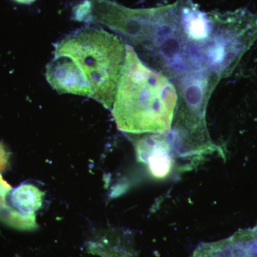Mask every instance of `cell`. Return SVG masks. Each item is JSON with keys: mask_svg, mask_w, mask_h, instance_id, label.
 <instances>
[{"mask_svg": "<svg viewBox=\"0 0 257 257\" xmlns=\"http://www.w3.org/2000/svg\"><path fill=\"white\" fill-rule=\"evenodd\" d=\"M45 77L60 94L92 98L111 109L126 57V45L101 28H84L55 44Z\"/></svg>", "mask_w": 257, "mask_h": 257, "instance_id": "obj_1", "label": "cell"}, {"mask_svg": "<svg viewBox=\"0 0 257 257\" xmlns=\"http://www.w3.org/2000/svg\"><path fill=\"white\" fill-rule=\"evenodd\" d=\"M177 101V89L170 79L145 65L133 47L126 45L112 108L120 131L168 133L175 118Z\"/></svg>", "mask_w": 257, "mask_h": 257, "instance_id": "obj_2", "label": "cell"}, {"mask_svg": "<svg viewBox=\"0 0 257 257\" xmlns=\"http://www.w3.org/2000/svg\"><path fill=\"white\" fill-rule=\"evenodd\" d=\"M207 14L210 35L198 60L219 79L226 78L257 40V14L246 9Z\"/></svg>", "mask_w": 257, "mask_h": 257, "instance_id": "obj_3", "label": "cell"}, {"mask_svg": "<svg viewBox=\"0 0 257 257\" xmlns=\"http://www.w3.org/2000/svg\"><path fill=\"white\" fill-rule=\"evenodd\" d=\"M178 101L176 130L179 137L197 135L204 148L209 143L205 113L209 98L220 79L203 67H187L177 76Z\"/></svg>", "mask_w": 257, "mask_h": 257, "instance_id": "obj_4", "label": "cell"}, {"mask_svg": "<svg viewBox=\"0 0 257 257\" xmlns=\"http://www.w3.org/2000/svg\"><path fill=\"white\" fill-rule=\"evenodd\" d=\"M176 5L181 35L192 60L198 64V54L210 35V20L207 13L200 11L192 0H177Z\"/></svg>", "mask_w": 257, "mask_h": 257, "instance_id": "obj_5", "label": "cell"}, {"mask_svg": "<svg viewBox=\"0 0 257 257\" xmlns=\"http://www.w3.org/2000/svg\"><path fill=\"white\" fill-rule=\"evenodd\" d=\"M193 257H257V235L253 228L241 230L221 241L202 243Z\"/></svg>", "mask_w": 257, "mask_h": 257, "instance_id": "obj_6", "label": "cell"}, {"mask_svg": "<svg viewBox=\"0 0 257 257\" xmlns=\"http://www.w3.org/2000/svg\"><path fill=\"white\" fill-rule=\"evenodd\" d=\"M135 150L138 160L148 165L154 177L164 178L170 173L173 166L172 146L163 134L140 139Z\"/></svg>", "mask_w": 257, "mask_h": 257, "instance_id": "obj_7", "label": "cell"}, {"mask_svg": "<svg viewBox=\"0 0 257 257\" xmlns=\"http://www.w3.org/2000/svg\"><path fill=\"white\" fill-rule=\"evenodd\" d=\"M43 196L44 193L35 186L22 184L12 192L10 202L23 215L35 216V213L42 207Z\"/></svg>", "mask_w": 257, "mask_h": 257, "instance_id": "obj_8", "label": "cell"}, {"mask_svg": "<svg viewBox=\"0 0 257 257\" xmlns=\"http://www.w3.org/2000/svg\"><path fill=\"white\" fill-rule=\"evenodd\" d=\"M0 221L18 229H33L37 226L35 216H24L2 201H0Z\"/></svg>", "mask_w": 257, "mask_h": 257, "instance_id": "obj_9", "label": "cell"}, {"mask_svg": "<svg viewBox=\"0 0 257 257\" xmlns=\"http://www.w3.org/2000/svg\"><path fill=\"white\" fill-rule=\"evenodd\" d=\"M10 153L3 143H0V172L5 170L9 162Z\"/></svg>", "mask_w": 257, "mask_h": 257, "instance_id": "obj_10", "label": "cell"}, {"mask_svg": "<svg viewBox=\"0 0 257 257\" xmlns=\"http://www.w3.org/2000/svg\"><path fill=\"white\" fill-rule=\"evenodd\" d=\"M12 187L9 184L3 179L2 175H0V201L5 202V197H6L8 193L11 190Z\"/></svg>", "mask_w": 257, "mask_h": 257, "instance_id": "obj_11", "label": "cell"}, {"mask_svg": "<svg viewBox=\"0 0 257 257\" xmlns=\"http://www.w3.org/2000/svg\"><path fill=\"white\" fill-rule=\"evenodd\" d=\"M15 1L20 3V4L30 5L36 1V0H15Z\"/></svg>", "mask_w": 257, "mask_h": 257, "instance_id": "obj_12", "label": "cell"}]
</instances>
